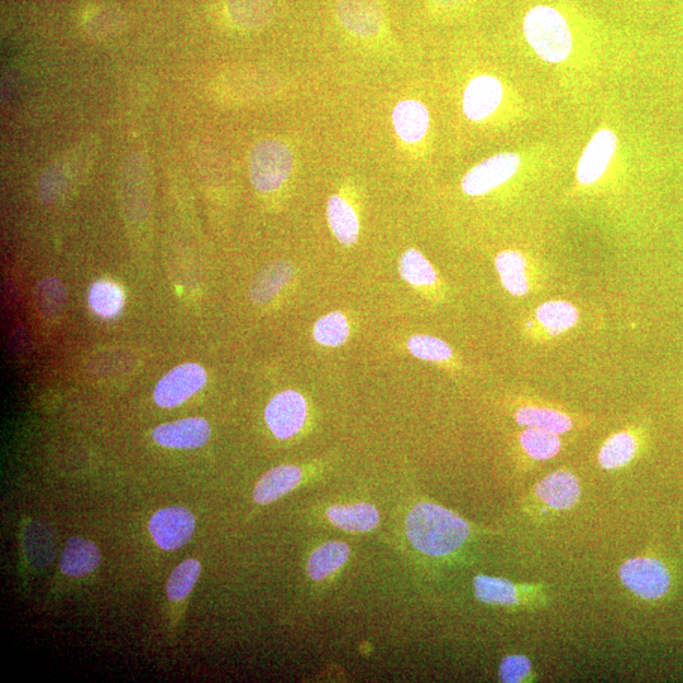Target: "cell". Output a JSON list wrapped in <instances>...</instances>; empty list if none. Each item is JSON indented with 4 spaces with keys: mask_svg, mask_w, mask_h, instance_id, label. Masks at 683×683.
I'll return each mask as SVG.
<instances>
[{
    "mask_svg": "<svg viewBox=\"0 0 683 683\" xmlns=\"http://www.w3.org/2000/svg\"><path fill=\"white\" fill-rule=\"evenodd\" d=\"M524 36L536 54L551 64L565 61L572 51V35L565 17L556 9H530L523 23Z\"/></svg>",
    "mask_w": 683,
    "mask_h": 683,
    "instance_id": "obj_2",
    "label": "cell"
},
{
    "mask_svg": "<svg viewBox=\"0 0 683 683\" xmlns=\"http://www.w3.org/2000/svg\"><path fill=\"white\" fill-rule=\"evenodd\" d=\"M70 160V157H66L61 161H55L54 164L46 167L40 176L38 195H40L42 203H56L66 193L71 176Z\"/></svg>",
    "mask_w": 683,
    "mask_h": 683,
    "instance_id": "obj_26",
    "label": "cell"
},
{
    "mask_svg": "<svg viewBox=\"0 0 683 683\" xmlns=\"http://www.w3.org/2000/svg\"><path fill=\"white\" fill-rule=\"evenodd\" d=\"M302 470L295 466H279L257 482L253 499L257 504L267 505L290 493L302 481Z\"/></svg>",
    "mask_w": 683,
    "mask_h": 683,
    "instance_id": "obj_16",
    "label": "cell"
},
{
    "mask_svg": "<svg viewBox=\"0 0 683 683\" xmlns=\"http://www.w3.org/2000/svg\"><path fill=\"white\" fill-rule=\"evenodd\" d=\"M329 522L347 532L366 533L379 524L380 515L374 505H336L327 511Z\"/></svg>",
    "mask_w": 683,
    "mask_h": 683,
    "instance_id": "obj_20",
    "label": "cell"
},
{
    "mask_svg": "<svg viewBox=\"0 0 683 683\" xmlns=\"http://www.w3.org/2000/svg\"><path fill=\"white\" fill-rule=\"evenodd\" d=\"M432 2L442 7H455L467 2V0H432Z\"/></svg>",
    "mask_w": 683,
    "mask_h": 683,
    "instance_id": "obj_36",
    "label": "cell"
},
{
    "mask_svg": "<svg viewBox=\"0 0 683 683\" xmlns=\"http://www.w3.org/2000/svg\"><path fill=\"white\" fill-rule=\"evenodd\" d=\"M339 22L358 37H374L381 31L384 12L379 0H337Z\"/></svg>",
    "mask_w": 683,
    "mask_h": 683,
    "instance_id": "obj_10",
    "label": "cell"
},
{
    "mask_svg": "<svg viewBox=\"0 0 683 683\" xmlns=\"http://www.w3.org/2000/svg\"><path fill=\"white\" fill-rule=\"evenodd\" d=\"M99 565L100 552L94 543L80 537L69 539L60 562L61 571L65 575L71 577L87 576L97 570Z\"/></svg>",
    "mask_w": 683,
    "mask_h": 683,
    "instance_id": "obj_17",
    "label": "cell"
},
{
    "mask_svg": "<svg viewBox=\"0 0 683 683\" xmlns=\"http://www.w3.org/2000/svg\"><path fill=\"white\" fill-rule=\"evenodd\" d=\"M210 432L212 431L207 420L188 418L159 425L152 432V438L162 447L195 450L208 442Z\"/></svg>",
    "mask_w": 683,
    "mask_h": 683,
    "instance_id": "obj_11",
    "label": "cell"
},
{
    "mask_svg": "<svg viewBox=\"0 0 683 683\" xmlns=\"http://www.w3.org/2000/svg\"><path fill=\"white\" fill-rule=\"evenodd\" d=\"M500 80L491 75L472 79L463 93V112L471 121L480 122L490 117L503 100Z\"/></svg>",
    "mask_w": 683,
    "mask_h": 683,
    "instance_id": "obj_12",
    "label": "cell"
},
{
    "mask_svg": "<svg viewBox=\"0 0 683 683\" xmlns=\"http://www.w3.org/2000/svg\"><path fill=\"white\" fill-rule=\"evenodd\" d=\"M408 350L419 360L429 362H447L453 357L451 347L446 342L425 334L410 338Z\"/></svg>",
    "mask_w": 683,
    "mask_h": 683,
    "instance_id": "obj_34",
    "label": "cell"
},
{
    "mask_svg": "<svg viewBox=\"0 0 683 683\" xmlns=\"http://www.w3.org/2000/svg\"><path fill=\"white\" fill-rule=\"evenodd\" d=\"M618 138L613 131L604 128L591 138L577 165V180L590 185L604 175L616 151Z\"/></svg>",
    "mask_w": 683,
    "mask_h": 683,
    "instance_id": "obj_13",
    "label": "cell"
},
{
    "mask_svg": "<svg viewBox=\"0 0 683 683\" xmlns=\"http://www.w3.org/2000/svg\"><path fill=\"white\" fill-rule=\"evenodd\" d=\"M536 496L549 508L567 510L579 503L581 487L572 472L560 470L544 477L536 486Z\"/></svg>",
    "mask_w": 683,
    "mask_h": 683,
    "instance_id": "obj_15",
    "label": "cell"
},
{
    "mask_svg": "<svg viewBox=\"0 0 683 683\" xmlns=\"http://www.w3.org/2000/svg\"><path fill=\"white\" fill-rule=\"evenodd\" d=\"M265 419L275 437H293L302 429L307 419V401L298 391H283L275 395L267 405Z\"/></svg>",
    "mask_w": 683,
    "mask_h": 683,
    "instance_id": "obj_8",
    "label": "cell"
},
{
    "mask_svg": "<svg viewBox=\"0 0 683 683\" xmlns=\"http://www.w3.org/2000/svg\"><path fill=\"white\" fill-rule=\"evenodd\" d=\"M560 434L525 428L519 436L520 447L532 460L547 461L556 457L561 451Z\"/></svg>",
    "mask_w": 683,
    "mask_h": 683,
    "instance_id": "obj_27",
    "label": "cell"
},
{
    "mask_svg": "<svg viewBox=\"0 0 683 683\" xmlns=\"http://www.w3.org/2000/svg\"><path fill=\"white\" fill-rule=\"evenodd\" d=\"M619 577L629 591L644 600L661 599L671 586L665 563L651 557L632 558L623 563Z\"/></svg>",
    "mask_w": 683,
    "mask_h": 683,
    "instance_id": "obj_4",
    "label": "cell"
},
{
    "mask_svg": "<svg viewBox=\"0 0 683 683\" xmlns=\"http://www.w3.org/2000/svg\"><path fill=\"white\" fill-rule=\"evenodd\" d=\"M520 164L522 159L514 152H504L490 157L468 171L462 180V190L470 197L490 193L513 178Z\"/></svg>",
    "mask_w": 683,
    "mask_h": 683,
    "instance_id": "obj_6",
    "label": "cell"
},
{
    "mask_svg": "<svg viewBox=\"0 0 683 683\" xmlns=\"http://www.w3.org/2000/svg\"><path fill=\"white\" fill-rule=\"evenodd\" d=\"M495 267L498 270L501 285L510 295L522 298L532 291L536 275L523 253L514 250L500 252L496 256Z\"/></svg>",
    "mask_w": 683,
    "mask_h": 683,
    "instance_id": "obj_14",
    "label": "cell"
},
{
    "mask_svg": "<svg viewBox=\"0 0 683 683\" xmlns=\"http://www.w3.org/2000/svg\"><path fill=\"white\" fill-rule=\"evenodd\" d=\"M294 266L283 260L271 262L257 275L251 286V299L255 304H267L293 280Z\"/></svg>",
    "mask_w": 683,
    "mask_h": 683,
    "instance_id": "obj_19",
    "label": "cell"
},
{
    "mask_svg": "<svg viewBox=\"0 0 683 683\" xmlns=\"http://www.w3.org/2000/svg\"><path fill=\"white\" fill-rule=\"evenodd\" d=\"M348 334H350V326L345 315L339 312L324 315L315 323L313 329L315 341L319 345L328 347L343 345L347 341Z\"/></svg>",
    "mask_w": 683,
    "mask_h": 683,
    "instance_id": "obj_32",
    "label": "cell"
},
{
    "mask_svg": "<svg viewBox=\"0 0 683 683\" xmlns=\"http://www.w3.org/2000/svg\"><path fill=\"white\" fill-rule=\"evenodd\" d=\"M407 533L418 551L442 557L455 552L466 542L470 527L452 511L436 504L422 503L410 511Z\"/></svg>",
    "mask_w": 683,
    "mask_h": 683,
    "instance_id": "obj_1",
    "label": "cell"
},
{
    "mask_svg": "<svg viewBox=\"0 0 683 683\" xmlns=\"http://www.w3.org/2000/svg\"><path fill=\"white\" fill-rule=\"evenodd\" d=\"M89 305L100 318L112 319L121 314L124 294L112 281H98L89 291Z\"/></svg>",
    "mask_w": 683,
    "mask_h": 683,
    "instance_id": "obj_28",
    "label": "cell"
},
{
    "mask_svg": "<svg viewBox=\"0 0 683 683\" xmlns=\"http://www.w3.org/2000/svg\"><path fill=\"white\" fill-rule=\"evenodd\" d=\"M227 4L232 22L243 30H260L274 16L272 0H228Z\"/></svg>",
    "mask_w": 683,
    "mask_h": 683,
    "instance_id": "obj_22",
    "label": "cell"
},
{
    "mask_svg": "<svg viewBox=\"0 0 683 683\" xmlns=\"http://www.w3.org/2000/svg\"><path fill=\"white\" fill-rule=\"evenodd\" d=\"M638 448V439L633 433L627 431L615 433L606 439L603 447L600 448L597 460L605 470H616L632 462L637 456Z\"/></svg>",
    "mask_w": 683,
    "mask_h": 683,
    "instance_id": "obj_24",
    "label": "cell"
},
{
    "mask_svg": "<svg viewBox=\"0 0 683 683\" xmlns=\"http://www.w3.org/2000/svg\"><path fill=\"white\" fill-rule=\"evenodd\" d=\"M399 270L401 277L414 286H432L438 280L431 262L413 248L401 256Z\"/></svg>",
    "mask_w": 683,
    "mask_h": 683,
    "instance_id": "obj_31",
    "label": "cell"
},
{
    "mask_svg": "<svg viewBox=\"0 0 683 683\" xmlns=\"http://www.w3.org/2000/svg\"><path fill=\"white\" fill-rule=\"evenodd\" d=\"M393 123L401 140L408 143L418 142L428 131V109L417 100H404L394 109Z\"/></svg>",
    "mask_w": 683,
    "mask_h": 683,
    "instance_id": "obj_18",
    "label": "cell"
},
{
    "mask_svg": "<svg viewBox=\"0 0 683 683\" xmlns=\"http://www.w3.org/2000/svg\"><path fill=\"white\" fill-rule=\"evenodd\" d=\"M350 557V547L342 542H328L315 549L308 561L310 579L320 581L341 568Z\"/></svg>",
    "mask_w": 683,
    "mask_h": 683,
    "instance_id": "obj_25",
    "label": "cell"
},
{
    "mask_svg": "<svg viewBox=\"0 0 683 683\" xmlns=\"http://www.w3.org/2000/svg\"><path fill=\"white\" fill-rule=\"evenodd\" d=\"M327 217L329 227L342 245L351 246L357 241L360 223L355 210L345 199L333 195L328 200Z\"/></svg>",
    "mask_w": 683,
    "mask_h": 683,
    "instance_id": "obj_23",
    "label": "cell"
},
{
    "mask_svg": "<svg viewBox=\"0 0 683 683\" xmlns=\"http://www.w3.org/2000/svg\"><path fill=\"white\" fill-rule=\"evenodd\" d=\"M148 529L157 546L165 551H175L184 547L193 537L195 518L183 506H171L157 511L151 518Z\"/></svg>",
    "mask_w": 683,
    "mask_h": 683,
    "instance_id": "obj_7",
    "label": "cell"
},
{
    "mask_svg": "<svg viewBox=\"0 0 683 683\" xmlns=\"http://www.w3.org/2000/svg\"><path fill=\"white\" fill-rule=\"evenodd\" d=\"M207 372L198 364H183L157 382L154 399L161 408H175L199 393L207 384Z\"/></svg>",
    "mask_w": 683,
    "mask_h": 683,
    "instance_id": "obj_5",
    "label": "cell"
},
{
    "mask_svg": "<svg viewBox=\"0 0 683 683\" xmlns=\"http://www.w3.org/2000/svg\"><path fill=\"white\" fill-rule=\"evenodd\" d=\"M202 572V566L197 560H186L175 568L167 582L166 594L171 601L185 599L194 589Z\"/></svg>",
    "mask_w": 683,
    "mask_h": 683,
    "instance_id": "obj_33",
    "label": "cell"
},
{
    "mask_svg": "<svg viewBox=\"0 0 683 683\" xmlns=\"http://www.w3.org/2000/svg\"><path fill=\"white\" fill-rule=\"evenodd\" d=\"M515 422L525 428L539 429L556 434L570 432L573 428V420L570 415L561 410L537 407V405H525L514 414Z\"/></svg>",
    "mask_w": 683,
    "mask_h": 683,
    "instance_id": "obj_21",
    "label": "cell"
},
{
    "mask_svg": "<svg viewBox=\"0 0 683 683\" xmlns=\"http://www.w3.org/2000/svg\"><path fill=\"white\" fill-rule=\"evenodd\" d=\"M532 672V663L529 658L514 654L503 659L501 662L499 677L501 682L518 683L524 682Z\"/></svg>",
    "mask_w": 683,
    "mask_h": 683,
    "instance_id": "obj_35",
    "label": "cell"
},
{
    "mask_svg": "<svg viewBox=\"0 0 683 683\" xmlns=\"http://www.w3.org/2000/svg\"><path fill=\"white\" fill-rule=\"evenodd\" d=\"M35 295L38 312L47 319L59 317L68 302L64 285L55 277L41 280L36 286Z\"/></svg>",
    "mask_w": 683,
    "mask_h": 683,
    "instance_id": "obj_30",
    "label": "cell"
},
{
    "mask_svg": "<svg viewBox=\"0 0 683 683\" xmlns=\"http://www.w3.org/2000/svg\"><path fill=\"white\" fill-rule=\"evenodd\" d=\"M293 154L285 143L265 140L256 143L250 154V178L261 193L280 189L293 170Z\"/></svg>",
    "mask_w": 683,
    "mask_h": 683,
    "instance_id": "obj_3",
    "label": "cell"
},
{
    "mask_svg": "<svg viewBox=\"0 0 683 683\" xmlns=\"http://www.w3.org/2000/svg\"><path fill=\"white\" fill-rule=\"evenodd\" d=\"M475 595L482 603L490 605H515L519 603L518 587L499 577L477 576L474 580Z\"/></svg>",
    "mask_w": 683,
    "mask_h": 683,
    "instance_id": "obj_29",
    "label": "cell"
},
{
    "mask_svg": "<svg viewBox=\"0 0 683 683\" xmlns=\"http://www.w3.org/2000/svg\"><path fill=\"white\" fill-rule=\"evenodd\" d=\"M579 320L580 312L575 305L566 300H549L534 310L527 326L534 337L549 341L570 332Z\"/></svg>",
    "mask_w": 683,
    "mask_h": 683,
    "instance_id": "obj_9",
    "label": "cell"
}]
</instances>
